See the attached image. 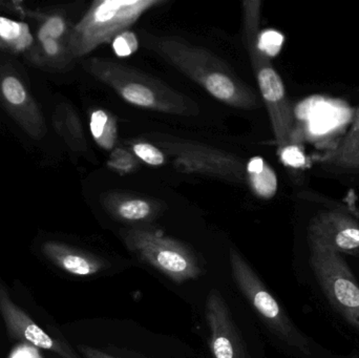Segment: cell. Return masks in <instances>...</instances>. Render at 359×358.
<instances>
[{
    "mask_svg": "<svg viewBox=\"0 0 359 358\" xmlns=\"http://www.w3.org/2000/svg\"><path fill=\"white\" fill-rule=\"evenodd\" d=\"M141 36L145 48L221 102L241 109H255L261 105L259 96L221 58L206 48L194 46L178 36H157L147 32Z\"/></svg>",
    "mask_w": 359,
    "mask_h": 358,
    "instance_id": "obj_1",
    "label": "cell"
},
{
    "mask_svg": "<svg viewBox=\"0 0 359 358\" xmlns=\"http://www.w3.org/2000/svg\"><path fill=\"white\" fill-rule=\"evenodd\" d=\"M82 65L95 79L135 106L170 115L194 116L198 113V104L185 95L123 63L109 58H90Z\"/></svg>",
    "mask_w": 359,
    "mask_h": 358,
    "instance_id": "obj_2",
    "label": "cell"
},
{
    "mask_svg": "<svg viewBox=\"0 0 359 358\" xmlns=\"http://www.w3.org/2000/svg\"><path fill=\"white\" fill-rule=\"evenodd\" d=\"M262 2H243L244 42L250 57L259 92L269 113L272 130L278 147L291 143L295 128L294 109L287 97L286 88L280 74L274 69L271 59L257 48Z\"/></svg>",
    "mask_w": 359,
    "mask_h": 358,
    "instance_id": "obj_3",
    "label": "cell"
},
{
    "mask_svg": "<svg viewBox=\"0 0 359 358\" xmlns=\"http://www.w3.org/2000/svg\"><path fill=\"white\" fill-rule=\"evenodd\" d=\"M164 0H96L72 27L67 48L72 60L82 58L130 29L145 13Z\"/></svg>",
    "mask_w": 359,
    "mask_h": 358,
    "instance_id": "obj_4",
    "label": "cell"
},
{
    "mask_svg": "<svg viewBox=\"0 0 359 358\" xmlns=\"http://www.w3.org/2000/svg\"><path fill=\"white\" fill-rule=\"evenodd\" d=\"M230 267L236 286L257 311L268 330L295 354L304 357H311L313 351L309 338L291 321L280 303L265 287L259 275L236 250L230 252Z\"/></svg>",
    "mask_w": 359,
    "mask_h": 358,
    "instance_id": "obj_5",
    "label": "cell"
},
{
    "mask_svg": "<svg viewBox=\"0 0 359 358\" xmlns=\"http://www.w3.org/2000/svg\"><path fill=\"white\" fill-rule=\"evenodd\" d=\"M120 237L139 260L176 283L191 281L203 275L200 261L190 248L153 227L124 228Z\"/></svg>",
    "mask_w": 359,
    "mask_h": 358,
    "instance_id": "obj_6",
    "label": "cell"
},
{
    "mask_svg": "<svg viewBox=\"0 0 359 358\" xmlns=\"http://www.w3.org/2000/svg\"><path fill=\"white\" fill-rule=\"evenodd\" d=\"M311 267L333 308L359 333V285L341 254L316 244Z\"/></svg>",
    "mask_w": 359,
    "mask_h": 358,
    "instance_id": "obj_7",
    "label": "cell"
},
{
    "mask_svg": "<svg viewBox=\"0 0 359 358\" xmlns=\"http://www.w3.org/2000/svg\"><path fill=\"white\" fill-rule=\"evenodd\" d=\"M158 144L174 157L175 167L180 172L206 174L247 185V162L233 153L181 139L159 138Z\"/></svg>",
    "mask_w": 359,
    "mask_h": 358,
    "instance_id": "obj_8",
    "label": "cell"
},
{
    "mask_svg": "<svg viewBox=\"0 0 359 358\" xmlns=\"http://www.w3.org/2000/svg\"><path fill=\"white\" fill-rule=\"evenodd\" d=\"M0 315L14 340L27 343L42 350L50 351L60 358H79L69 345L53 338L39 327L11 298L6 286L0 281Z\"/></svg>",
    "mask_w": 359,
    "mask_h": 358,
    "instance_id": "obj_9",
    "label": "cell"
},
{
    "mask_svg": "<svg viewBox=\"0 0 359 358\" xmlns=\"http://www.w3.org/2000/svg\"><path fill=\"white\" fill-rule=\"evenodd\" d=\"M206 321L211 352L215 358H251L231 312L217 289L211 290L207 296Z\"/></svg>",
    "mask_w": 359,
    "mask_h": 358,
    "instance_id": "obj_10",
    "label": "cell"
},
{
    "mask_svg": "<svg viewBox=\"0 0 359 358\" xmlns=\"http://www.w3.org/2000/svg\"><path fill=\"white\" fill-rule=\"evenodd\" d=\"M308 239L339 254H359V221L339 210L320 212L310 222Z\"/></svg>",
    "mask_w": 359,
    "mask_h": 358,
    "instance_id": "obj_11",
    "label": "cell"
},
{
    "mask_svg": "<svg viewBox=\"0 0 359 358\" xmlns=\"http://www.w3.org/2000/svg\"><path fill=\"white\" fill-rule=\"evenodd\" d=\"M0 104L29 137L39 140L46 136V120L39 105L13 71L0 73Z\"/></svg>",
    "mask_w": 359,
    "mask_h": 358,
    "instance_id": "obj_12",
    "label": "cell"
},
{
    "mask_svg": "<svg viewBox=\"0 0 359 358\" xmlns=\"http://www.w3.org/2000/svg\"><path fill=\"white\" fill-rule=\"evenodd\" d=\"M41 250L44 256L55 266L77 277L98 275L111 267L104 259L61 242H46L42 244Z\"/></svg>",
    "mask_w": 359,
    "mask_h": 358,
    "instance_id": "obj_13",
    "label": "cell"
},
{
    "mask_svg": "<svg viewBox=\"0 0 359 358\" xmlns=\"http://www.w3.org/2000/svg\"><path fill=\"white\" fill-rule=\"evenodd\" d=\"M101 204L109 216L134 226L136 224L144 226L147 223L155 220L162 209L161 204L157 201L119 191L103 195Z\"/></svg>",
    "mask_w": 359,
    "mask_h": 358,
    "instance_id": "obj_14",
    "label": "cell"
},
{
    "mask_svg": "<svg viewBox=\"0 0 359 358\" xmlns=\"http://www.w3.org/2000/svg\"><path fill=\"white\" fill-rule=\"evenodd\" d=\"M314 162L341 172H359V109L347 134L333 149L312 157Z\"/></svg>",
    "mask_w": 359,
    "mask_h": 358,
    "instance_id": "obj_15",
    "label": "cell"
},
{
    "mask_svg": "<svg viewBox=\"0 0 359 358\" xmlns=\"http://www.w3.org/2000/svg\"><path fill=\"white\" fill-rule=\"evenodd\" d=\"M53 125L57 134L74 153L88 156V141L84 135L81 120L71 104L61 102L53 113Z\"/></svg>",
    "mask_w": 359,
    "mask_h": 358,
    "instance_id": "obj_16",
    "label": "cell"
},
{
    "mask_svg": "<svg viewBox=\"0 0 359 358\" xmlns=\"http://www.w3.org/2000/svg\"><path fill=\"white\" fill-rule=\"evenodd\" d=\"M36 39L29 25L0 15V50L31 58Z\"/></svg>",
    "mask_w": 359,
    "mask_h": 358,
    "instance_id": "obj_17",
    "label": "cell"
},
{
    "mask_svg": "<svg viewBox=\"0 0 359 358\" xmlns=\"http://www.w3.org/2000/svg\"><path fill=\"white\" fill-rule=\"evenodd\" d=\"M247 185L261 199L269 200L278 191V176L262 157L251 158L246 164Z\"/></svg>",
    "mask_w": 359,
    "mask_h": 358,
    "instance_id": "obj_18",
    "label": "cell"
},
{
    "mask_svg": "<svg viewBox=\"0 0 359 358\" xmlns=\"http://www.w3.org/2000/svg\"><path fill=\"white\" fill-rule=\"evenodd\" d=\"M17 11L22 15H27L29 18H33L37 22V34L36 38H54L67 43L69 29L67 19L58 13H43L39 11H27L25 8H18Z\"/></svg>",
    "mask_w": 359,
    "mask_h": 358,
    "instance_id": "obj_19",
    "label": "cell"
},
{
    "mask_svg": "<svg viewBox=\"0 0 359 358\" xmlns=\"http://www.w3.org/2000/svg\"><path fill=\"white\" fill-rule=\"evenodd\" d=\"M90 130L95 142L105 151H113L118 139L115 117L104 109H95L90 116Z\"/></svg>",
    "mask_w": 359,
    "mask_h": 358,
    "instance_id": "obj_20",
    "label": "cell"
},
{
    "mask_svg": "<svg viewBox=\"0 0 359 358\" xmlns=\"http://www.w3.org/2000/svg\"><path fill=\"white\" fill-rule=\"evenodd\" d=\"M107 167L120 174H128L138 168L139 162L136 156L128 149L115 147L107 160Z\"/></svg>",
    "mask_w": 359,
    "mask_h": 358,
    "instance_id": "obj_21",
    "label": "cell"
},
{
    "mask_svg": "<svg viewBox=\"0 0 359 358\" xmlns=\"http://www.w3.org/2000/svg\"><path fill=\"white\" fill-rule=\"evenodd\" d=\"M285 36L276 29H264L257 35V48L269 59L280 54L284 46Z\"/></svg>",
    "mask_w": 359,
    "mask_h": 358,
    "instance_id": "obj_22",
    "label": "cell"
},
{
    "mask_svg": "<svg viewBox=\"0 0 359 358\" xmlns=\"http://www.w3.org/2000/svg\"><path fill=\"white\" fill-rule=\"evenodd\" d=\"M278 156L280 161L287 167L294 170H303L310 166V159L306 156L301 145L289 143L283 147H278Z\"/></svg>",
    "mask_w": 359,
    "mask_h": 358,
    "instance_id": "obj_23",
    "label": "cell"
},
{
    "mask_svg": "<svg viewBox=\"0 0 359 358\" xmlns=\"http://www.w3.org/2000/svg\"><path fill=\"white\" fill-rule=\"evenodd\" d=\"M133 153L137 159L151 166H161L165 164V153L162 149L147 142H136L132 145Z\"/></svg>",
    "mask_w": 359,
    "mask_h": 358,
    "instance_id": "obj_24",
    "label": "cell"
},
{
    "mask_svg": "<svg viewBox=\"0 0 359 358\" xmlns=\"http://www.w3.org/2000/svg\"><path fill=\"white\" fill-rule=\"evenodd\" d=\"M139 38L134 32L128 29L119 34L111 41V48L118 57H128L134 54L139 48Z\"/></svg>",
    "mask_w": 359,
    "mask_h": 358,
    "instance_id": "obj_25",
    "label": "cell"
},
{
    "mask_svg": "<svg viewBox=\"0 0 359 358\" xmlns=\"http://www.w3.org/2000/svg\"><path fill=\"white\" fill-rule=\"evenodd\" d=\"M78 350L83 355L84 358H116L99 349L92 348V347L83 346L80 345L78 346Z\"/></svg>",
    "mask_w": 359,
    "mask_h": 358,
    "instance_id": "obj_26",
    "label": "cell"
},
{
    "mask_svg": "<svg viewBox=\"0 0 359 358\" xmlns=\"http://www.w3.org/2000/svg\"><path fill=\"white\" fill-rule=\"evenodd\" d=\"M348 208H349L350 214L359 221V208L354 205V202L352 200L348 201Z\"/></svg>",
    "mask_w": 359,
    "mask_h": 358,
    "instance_id": "obj_27",
    "label": "cell"
}]
</instances>
